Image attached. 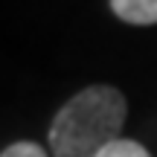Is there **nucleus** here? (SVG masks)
<instances>
[{
    "instance_id": "f03ea898",
    "label": "nucleus",
    "mask_w": 157,
    "mask_h": 157,
    "mask_svg": "<svg viewBox=\"0 0 157 157\" xmlns=\"http://www.w3.org/2000/svg\"><path fill=\"white\" fill-rule=\"evenodd\" d=\"M108 3L122 23H131V26H154L157 23V0H108Z\"/></svg>"
},
{
    "instance_id": "20e7f679",
    "label": "nucleus",
    "mask_w": 157,
    "mask_h": 157,
    "mask_svg": "<svg viewBox=\"0 0 157 157\" xmlns=\"http://www.w3.org/2000/svg\"><path fill=\"white\" fill-rule=\"evenodd\" d=\"M0 157H47V151L38 146V143H29V140H17L12 146H6Z\"/></svg>"
},
{
    "instance_id": "f257e3e1",
    "label": "nucleus",
    "mask_w": 157,
    "mask_h": 157,
    "mask_svg": "<svg viewBox=\"0 0 157 157\" xmlns=\"http://www.w3.org/2000/svg\"><path fill=\"white\" fill-rule=\"evenodd\" d=\"M128 117L125 93L111 84H90L70 96L50 125L52 157H99L111 143L122 140Z\"/></svg>"
},
{
    "instance_id": "7ed1b4c3",
    "label": "nucleus",
    "mask_w": 157,
    "mask_h": 157,
    "mask_svg": "<svg viewBox=\"0 0 157 157\" xmlns=\"http://www.w3.org/2000/svg\"><path fill=\"white\" fill-rule=\"evenodd\" d=\"M99 157H151V154H148L140 143H134V140H117V143H111Z\"/></svg>"
}]
</instances>
